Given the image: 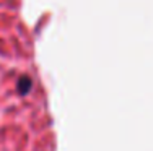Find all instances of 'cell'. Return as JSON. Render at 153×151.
<instances>
[{"label":"cell","mask_w":153,"mask_h":151,"mask_svg":"<svg viewBox=\"0 0 153 151\" xmlns=\"http://www.w3.org/2000/svg\"><path fill=\"white\" fill-rule=\"evenodd\" d=\"M18 93L20 94H28V93L31 91V86H33V80L28 75H23V77H20V80H18Z\"/></svg>","instance_id":"cell-1"}]
</instances>
